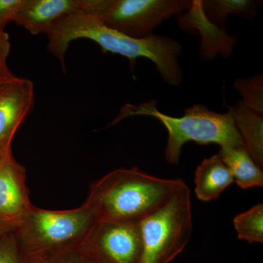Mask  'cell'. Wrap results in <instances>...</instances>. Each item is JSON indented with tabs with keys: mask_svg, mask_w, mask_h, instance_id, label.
<instances>
[{
	"mask_svg": "<svg viewBox=\"0 0 263 263\" xmlns=\"http://www.w3.org/2000/svg\"><path fill=\"white\" fill-rule=\"evenodd\" d=\"M80 10L82 0H23L15 22L31 34H46L59 20Z\"/></svg>",
	"mask_w": 263,
	"mask_h": 263,
	"instance_id": "10",
	"label": "cell"
},
{
	"mask_svg": "<svg viewBox=\"0 0 263 263\" xmlns=\"http://www.w3.org/2000/svg\"><path fill=\"white\" fill-rule=\"evenodd\" d=\"M10 49L9 36L5 30H0V65H7Z\"/></svg>",
	"mask_w": 263,
	"mask_h": 263,
	"instance_id": "20",
	"label": "cell"
},
{
	"mask_svg": "<svg viewBox=\"0 0 263 263\" xmlns=\"http://www.w3.org/2000/svg\"><path fill=\"white\" fill-rule=\"evenodd\" d=\"M195 193L204 202L215 200L234 182L231 173L220 156L204 159L195 171Z\"/></svg>",
	"mask_w": 263,
	"mask_h": 263,
	"instance_id": "11",
	"label": "cell"
},
{
	"mask_svg": "<svg viewBox=\"0 0 263 263\" xmlns=\"http://www.w3.org/2000/svg\"><path fill=\"white\" fill-rule=\"evenodd\" d=\"M27 261L15 230L7 232L0 238V263H24Z\"/></svg>",
	"mask_w": 263,
	"mask_h": 263,
	"instance_id": "17",
	"label": "cell"
},
{
	"mask_svg": "<svg viewBox=\"0 0 263 263\" xmlns=\"http://www.w3.org/2000/svg\"><path fill=\"white\" fill-rule=\"evenodd\" d=\"M48 263H89L84 256L75 250L57 254L49 259Z\"/></svg>",
	"mask_w": 263,
	"mask_h": 263,
	"instance_id": "19",
	"label": "cell"
},
{
	"mask_svg": "<svg viewBox=\"0 0 263 263\" xmlns=\"http://www.w3.org/2000/svg\"><path fill=\"white\" fill-rule=\"evenodd\" d=\"M139 263H171L187 245L193 230L190 191L181 181L162 206L138 223Z\"/></svg>",
	"mask_w": 263,
	"mask_h": 263,
	"instance_id": "5",
	"label": "cell"
},
{
	"mask_svg": "<svg viewBox=\"0 0 263 263\" xmlns=\"http://www.w3.org/2000/svg\"><path fill=\"white\" fill-rule=\"evenodd\" d=\"M23 3V0H0V30L5 26L14 22Z\"/></svg>",
	"mask_w": 263,
	"mask_h": 263,
	"instance_id": "18",
	"label": "cell"
},
{
	"mask_svg": "<svg viewBox=\"0 0 263 263\" xmlns=\"http://www.w3.org/2000/svg\"><path fill=\"white\" fill-rule=\"evenodd\" d=\"M243 145L259 168L263 167V116L247 108L242 100L230 107Z\"/></svg>",
	"mask_w": 263,
	"mask_h": 263,
	"instance_id": "12",
	"label": "cell"
},
{
	"mask_svg": "<svg viewBox=\"0 0 263 263\" xmlns=\"http://www.w3.org/2000/svg\"><path fill=\"white\" fill-rule=\"evenodd\" d=\"M134 116L155 118L167 129L168 138L164 156L171 164L179 163L182 147L189 141L199 145L216 143L220 148L245 146L229 109L228 113L219 114L197 104L186 108L183 117L176 118L161 113L157 102L152 100L139 105L126 104L110 126Z\"/></svg>",
	"mask_w": 263,
	"mask_h": 263,
	"instance_id": "3",
	"label": "cell"
},
{
	"mask_svg": "<svg viewBox=\"0 0 263 263\" xmlns=\"http://www.w3.org/2000/svg\"><path fill=\"white\" fill-rule=\"evenodd\" d=\"M233 86L242 96V102L250 110L263 116V77L262 73L250 79H238Z\"/></svg>",
	"mask_w": 263,
	"mask_h": 263,
	"instance_id": "16",
	"label": "cell"
},
{
	"mask_svg": "<svg viewBox=\"0 0 263 263\" xmlns=\"http://www.w3.org/2000/svg\"><path fill=\"white\" fill-rule=\"evenodd\" d=\"M10 230H12L10 229V228H6V227L0 226V238H1L5 233H6L7 232L10 231Z\"/></svg>",
	"mask_w": 263,
	"mask_h": 263,
	"instance_id": "23",
	"label": "cell"
},
{
	"mask_svg": "<svg viewBox=\"0 0 263 263\" xmlns=\"http://www.w3.org/2000/svg\"><path fill=\"white\" fill-rule=\"evenodd\" d=\"M95 218L83 204L71 210H45L33 206L14 230L26 258L49 260L57 254L75 250L95 224Z\"/></svg>",
	"mask_w": 263,
	"mask_h": 263,
	"instance_id": "4",
	"label": "cell"
},
{
	"mask_svg": "<svg viewBox=\"0 0 263 263\" xmlns=\"http://www.w3.org/2000/svg\"><path fill=\"white\" fill-rule=\"evenodd\" d=\"M32 207L26 170L10 152L0 161V226L16 229Z\"/></svg>",
	"mask_w": 263,
	"mask_h": 263,
	"instance_id": "8",
	"label": "cell"
},
{
	"mask_svg": "<svg viewBox=\"0 0 263 263\" xmlns=\"http://www.w3.org/2000/svg\"><path fill=\"white\" fill-rule=\"evenodd\" d=\"M46 34L48 51L65 67V56L70 42L86 38L98 43L104 53L126 57L132 67L141 57L148 59L166 84L179 86L183 79L179 64L182 48L176 40L167 36L152 34L143 38L129 37L108 28L93 15L80 10L67 15L52 26Z\"/></svg>",
	"mask_w": 263,
	"mask_h": 263,
	"instance_id": "1",
	"label": "cell"
},
{
	"mask_svg": "<svg viewBox=\"0 0 263 263\" xmlns=\"http://www.w3.org/2000/svg\"><path fill=\"white\" fill-rule=\"evenodd\" d=\"M10 153V152H9ZM8 153V154H9ZM7 155H8V154H7ZM7 155H5L4 156H0V161H1L2 160H3V158H4V157H5V156H6Z\"/></svg>",
	"mask_w": 263,
	"mask_h": 263,
	"instance_id": "24",
	"label": "cell"
},
{
	"mask_svg": "<svg viewBox=\"0 0 263 263\" xmlns=\"http://www.w3.org/2000/svg\"><path fill=\"white\" fill-rule=\"evenodd\" d=\"M262 1L254 0H203L200 7L205 18L217 28L224 30L230 14L252 20L257 15Z\"/></svg>",
	"mask_w": 263,
	"mask_h": 263,
	"instance_id": "14",
	"label": "cell"
},
{
	"mask_svg": "<svg viewBox=\"0 0 263 263\" xmlns=\"http://www.w3.org/2000/svg\"><path fill=\"white\" fill-rule=\"evenodd\" d=\"M48 259L42 258V257H32L27 259V263H48Z\"/></svg>",
	"mask_w": 263,
	"mask_h": 263,
	"instance_id": "22",
	"label": "cell"
},
{
	"mask_svg": "<svg viewBox=\"0 0 263 263\" xmlns=\"http://www.w3.org/2000/svg\"><path fill=\"white\" fill-rule=\"evenodd\" d=\"M190 0H82V11L108 28L135 38L153 34L171 17L190 10Z\"/></svg>",
	"mask_w": 263,
	"mask_h": 263,
	"instance_id": "6",
	"label": "cell"
},
{
	"mask_svg": "<svg viewBox=\"0 0 263 263\" xmlns=\"http://www.w3.org/2000/svg\"><path fill=\"white\" fill-rule=\"evenodd\" d=\"M15 78V76L10 72L8 65H0V87Z\"/></svg>",
	"mask_w": 263,
	"mask_h": 263,
	"instance_id": "21",
	"label": "cell"
},
{
	"mask_svg": "<svg viewBox=\"0 0 263 263\" xmlns=\"http://www.w3.org/2000/svg\"><path fill=\"white\" fill-rule=\"evenodd\" d=\"M219 155L239 187L246 190L263 186L262 170L254 162L245 146L220 148Z\"/></svg>",
	"mask_w": 263,
	"mask_h": 263,
	"instance_id": "13",
	"label": "cell"
},
{
	"mask_svg": "<svg viewBox=\"0 0 263 263\" xmlns=\"http://www.w3.org/2000/svg\"><path fill=\"white\" fill-rule=\"evenodd\" d=\"M76 250L89 263H139L142 243L138 223L96 221Z\"/></svg>",
	"mask_w": 263,
	"mask_h": 263,
	"instance_id": "7",
	"label": "cell"
},
{
	"mask_svg": "<svg viewBox=\"0 0 263 263\" xmlns=\"http://www.w3.org/2000/svg\"><path fill=\"white\" fill-rule=\"evenodd\" d=\"M181 181L156 177L138 167L117 169L91 183L84 205L96 221L138 223L162 206Z\"/></svg>",
	"mask_w": 263,
	"mask_h": 263,
	"instance_id": "2",
	"label": "cell"
},
{
	"mask_svg": "<svg viewBox=\"0 0 263 263\" xmlns=\"http://www.w3.org/2000/svg\"><path fill=\"white\" fill-rule=\"evenodd\" d=\"M34 99L28 79L15 77L0 87V156L11 152L15 133L27 117Z\"/></svg>",
	"mask_w": 263,
	"mask_h": 263,
	"instance_id": "9",
	"label": "cell"
},
{
	"mask_svg": "<svg viewBox=\"0 0 263 263\" xmlns=\"http://www.w3.org/2000/svg\"><path fill=\"white\" fill-rule=\"evenodd\" d=\"M238 238L249 243H263V205L257 204L233 219Z\"/></svg>",
	"mask_w": 263,
	"mask_h": 263,
	"instance_id": "15",
	"label": "cell"
}]
</instances>
